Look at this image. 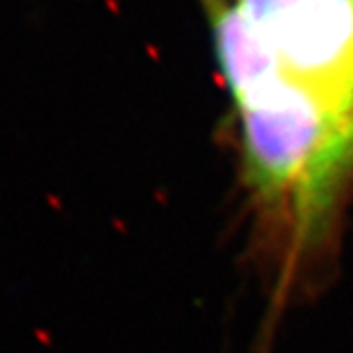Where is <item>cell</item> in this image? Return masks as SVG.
<instances>
[{"label":"cell","instance_id":"obj_1","mask_svg":"<svg viewBox=\"0 0 353 353\" xmlns=\"http://www.w3.org/2000/svg\"><path fill=\"white\" fill-rule=\"evenodd\" d=\"M265 53L228 88L241 165L301 192L353 185V0H234Z\"/></svg>","mask_w":353,"mask_h":353}]
</instances>
